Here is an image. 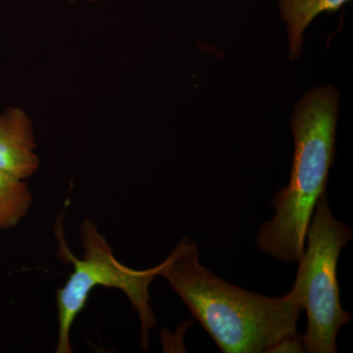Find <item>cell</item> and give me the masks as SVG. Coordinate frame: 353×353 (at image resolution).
Masks as SVG:
<instances>
[{"label": "cell", "instance_id": "6da1fadb", "mask_svg": "<svg viewBox=\"0 0 353 353\" xmlns=\"http://www.w3.org/2000/svg\"><path fill=\"white\" fill-rule=\"evenodd\" d=\"M159 266V276L222 352H275L299 334L296 325L303 308L294 288L271 297L229 284L201 263L196 243L189 238L179 241Z\"/></svg>", "mask_w": 353, "mask_h": 353}, {"label": "cell", "instance_id": "7a4b0ae2", "mask_svg": "<svg viewBox=\"0 0 353 353\" xmlns=\"http://www.w3.org/2000/svg\"><path fill=\"white\" fill-rule=\"evenodd\" d=\"M341 95L334 85L308 90L292 115L294 153L290 182L272 199L275 216L260 228L257 248L285 263L299 261L318 201L326 194L336 157Z\"/></svg>", "mask_w": 353, "mask_h": 353}, {"label": "cell", "instance_id": "3957f363", "mask_svg": "<svg viewBox=\"0 0 353 353\" xmlns=\"http://www.w3.org/2000/svg\"><path fill=\"white\" fill-rule=\"evenodd\" d=\"M352 236V230L334 218L323 194L306 231L307 248L299 260L292 287L307 313V330L301 336L304 352L336 353L339 330L352 321V315L341 307L336 266L341 250Z\"/></svg>", "mask_w": 353, "mask_h": 353}, {"label": "cell", "instance_id": "277c9868", "mask_svg": "<svg viewBox=\"0 0 353 353\" xmlns=\"http://www.w3.org/2000/svg\"><path fill=\"white\" fill-rule=\"evenodd\" d=\"M82 259H77L67 246L62 255L73 265V272L57 292L58 340L55 352L72 353L71 330L78 315L97 287L122 290L138 312L141 321V347L148 350L150 331L157 324L150 306V285L159 276V265L146 270H134L114 256L112 248L92 220L81 225Z\"/></svg>", "mask_w": 353, "mask_h": 353}, {"label": "cell", "instance_id": "5b68a950", "mask_svg": "<svg viewBox=\"0 0 353 353\" xmlns=\"http://www.w3.org/2000/svg\"><path fill=\"white\" fill-rule=\"evenodd\" d=\"M31 121L24 111L7 109L0 114V169L26 179L38 170L39 159L36 153Z\"/></svg>", "mask_w": 353, "mask_h": 353}, {"label": "cell", "instance_id": "8992f818", "mask_svg": "<svg viewBox=\"0 0 353 353\" xmlns=\"http://www.w3.org/2000/svg\"><path fill=\"white\" fill-rule=\"evenodd\" d=\"M352 0H278L281 19L287 30L289 58L296 61L303 53L304 32L323 13H336Z\"/></svg>", "mask_w": 353, "mask_h": 353}, {"label": "cell", "instance_id": "52a82bcc", "mask_svg": "<svg viewBox=\"0 0 353 353\" xmlns=\"http://www.w3.org/2000/svg\"><path fill=\"white\" fill-rule=\"evenodd\" d=\"M32 204V192L25 180L0 169V231L17 226Z\"/></svg>", "mask_w": 353, "mask_h": 353}]
</instances>
